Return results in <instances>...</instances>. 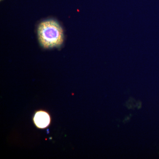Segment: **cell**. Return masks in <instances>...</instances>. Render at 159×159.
<instances>
[{"mask_svg":"<svg viewBox=\"0 0 159 159\" xmlns=\"http://www.w3.org/2000/svg\"><path fill=\"white\" fill-rule=\"evenodd\" d=\"M38 36L41 45L46 49L59 48L64 41L62 28L57 21L46 20L40 23Z\"/></svg>","mask_w":159,"mask_h":159,"instance_id":"obj_1","label":"cell"},{"mask_svg":"<svg viewBox=\"0 0 159 159\" xmlns=\"http://www.w3.org/2000/svg\"><path fill=\"white\" fill-rule=\"evenodd\" d=\"M50 121L51 119L48 114L43 111L36 113L34 118V123L39 128H44L48 126Z\"/></svg>","mask_w":159,"mask_h":159,"instance_id":"obj_2","label":"cell"}]
</instances>
